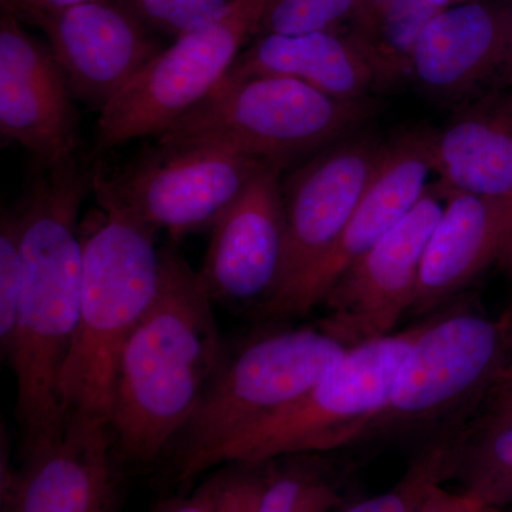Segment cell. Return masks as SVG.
<instances>
[{"mask_svg": "<svg viewBox=\"0 0 512 512\" xmlns=\"http://www.w3.org/2000/svg\"><path fill=\"white\" fill-rule=\"evenodd\" d=\"M383 153L384 144L370 138L340 141L282 184L286 249L281 279L271 296L285 291L328 254L375 177Z\"/></svg>", "mask_w": 512, "mask_h": 512, "instance_id": "4fadbf2b", "label": "cell"}, {"mask_svg": "<svg viewBox=\"0 0 512 512\" xmlns=\"http://www.w3.org/2000/svg\"><path fill=\"white\" fill-rule=\"evenodd\" d=\"M269 161L212 147L148 151L114 171L97 170L99 207L116 208L173 237L214 228Z\"/></svg>", "mask_w": 512, "mask_h": 512, "instance_id": "9c48e42d", "label": "cell"}, {"mask_svg": "<svg viewBox=\"0 0 512 512\" xmlns=\"http://www.w3.org/2000/svg\"><path fill=\"white\" fill-rule=\"evenodd\" d=\"M234 473L220 474L217 512H256L264 476L255 467L241 466Z\"/></svg>", "mask_w": 512, "mask_h": 512, "instance_id": "4316f807", "label": "cell"}, {"mask_svg": "<svg viewBox=\"0 0 512 512\" xmlns=\"http://www.w3.org/2000/svg\"><path fill=\"white\" fill-rule=\"evenodd\" d=\"M446 3L448 0H363L366 6V15H389V13L402 12V10L416 8L426 3Z\"/></svg>", "mask_w": 512, "mask_h": 512, "instance_id": "4dcf8cb0", "label": "cell"}, {"mask_svg": "<svg viewBox=\"0 0 512 512\" xmlns=\"http://www.w3.org/2000/svg\"><path fill=\"white\" fill-rule=\"evenodd\" d=\"M512 359V316L466 309L430 316L367 440L430 426L497 386Z\"/></svg>", "mask_w": 512, "mask_h": 512, "instance_id": "52a82bcc", "label": "cell"}, {"mask_svg": "<svg viewBox=\"0 0 512 512\" xmlns=\"http://www.w3.org/2000/svg\"><path fill=\"white\" fill-rule=\"evenodd\" d=\"M116 443L103 419L69 417L60 436L10 463L2 433L0 512H117Z\"/></svg>", "mask_w": 512, "mask_h": 512, "instance_id": "7c38bea8", "label": "cell"}, {"mask_svg": "<svg viewBox=\"0 0 512 512\" xmlns=\"http://www.w3.org/2000/svg\"><path fill=\"white\" fill-rule=\"evenodd\" d=\"M424 323L349 348L298 400L222 448L212 467L262 466L367 440Z\"/></svg>", "mask_w": 512, "mask_h": 512, "instance_id": "8992f818", "label": "cell"}, {"mask_svg": "<svg viewBox=\"0 0 512 512\" xmlns=\"http://www.w3.org/2000/svg\"><path fill=\"white\" fill-rule=\"evenodd\" d=\"M468 434L461 421L451 424L414 457L406 473L392 488L342 512H420L434 487L456 477Z\"/></svg>", "mask_w": 512, "mask_h": 512, "instance_id": "44dd1931", "label": "cell"}, {"mask_svg": "<svg viewBox=\"0 0 512 512\" xmlns=\"http://www.w3.org/2000/svg\"><path fill=\"white\" fill-rule=\"evenodd\" d=\"M410 77L454 109L512 90V20L478 2L440 10L417 39Z\"/></svg>", "mask_w": 512, "mask_h": 512, "instance_id": "2e32d148", "label": "cell"}, {"mask_svg": "<svg viewBox=\"0 0 512 512\" xmlns=\"http://www.w3.org/2000/svg\"><path fill=\"white\" fill-rule=\"evenodd\" d=\"M420 512H476V507L463 493H451L441 484L427 495Z\"/></svg>", "mask_w": 512, "mask_h": 512, "instance_id": "f546056e", "label": "cell"}, {"mask_svg": "<svg viewBox=\"0 0 512 512\" xmlns=\"http://www.w3.org/2000/svg\"><path fill=\"white\" fill-rule=\"evenodd\" d=\"M444 205L446 187L429 185L412 210L332 286L319 325L350 348L392 335L412 311L427 244Z\"/></svg>", "mask_w": 512, "mask_h": 512, "instance_id": "30bf717a", "label": "cell"}, {"mask_svg": "<svg viewBox=\"0 0 512 512\" xmlns=\"http://www.w3.org/2000/svg\"><path fill=\"white\" fill-rule=\"evenodd\" d=\"M329 481L309 464L266 474L256 512H302Z\"/></svg>", "mask_w": 512, "mask_h": 512, "instance_id": "484cf974", "label": "cell"}, {"mask_svg": "<svg viewBox=\"0 0 512 512\" xmlns=\"http://www.w3.org/2000/svg\"><path fill=\"white\" fill-rule=\"evenodd\" d=\"M282 170L266 163L212 228L200 271L212 299L261 305L278 286L286 249Z\"/></svg>", "mask_w": 512, "mask_h": 512, "instance_id": "e0dca14e", "label": "cell"}, {"mask_svg": "<svg viewBox=\"0 0 512 512\" xmlns=\"http://www.w3.org/2000/svg\"><path fill=\"white\" fill-rule=\"evenodd\" d=\"M512 389V359L505 367L503 375L498 380L497 386L494 387L495 393L505 392V390Z\"/></svg>", "mask_w": 512, "mask_h": 512, "instance_id": "836d02e7", "label": "cell"}, {"mask_svg": "<svg viewBox=\"0 0 512 512\" xmlns=\"http://www.w3.org/2000/svg\"><path fill=\"white\" fill-rule=\"evenodd\" d=\"M339 504V495L333 485L328 483L316 494L311 503L302 512H335Z\"/></svg>", "mask_w": 512, "mask_h": 512, "instance_id": "d6a6232c", "label": "cell"}, {"mask_svg": "<svg viewBox=\"0 0 512 512\" xmlns=\"http://www.w3.org/2000/svg\"><path fill=\"white\" fill-rule=\"evenodd\" d=\"M359 3L360 0H265L255 36L333 30Z\"/></svg>", "mask_w": 512, "mask_h": 512, "instance_id": "603a6c76", "label": "cell"}, {"mask_svg": "<svg viewBox=\"0 0 512 512\" xmlns=\"http://www.w3.org/2000/svg\"><path fill=\"white\" fill-rule=\"evenodd\" d=\"M254 76L291 77L346 101H365L367 94L380 89L362 50L333 30L256 36L221 83Z\"/></svg>", "mask_w": 512, "mask_h": 512, "instance_id": "ffe728a7", "label": "cell"}, {"mask_svg": "<svg viewBox=\"0 0 512 512\" xmlns=\"http://www.w3.org/2000/svg\"><path fill=\"white\" fill-rule=\"evenodd\" d=\"M365 101L336 99L284 76L221 83L158 136V146L212 147L285 165L335 146L369 116Z\"/></svg>", "mask_w": 512, "mask_h": 512, "instance_id": "5b68a950", "label": "cell"}, {"mask_svg": "<svg viewBox=\"0 0 512 512\" xmlns=\"http://www.w3.org/2000/svg\"><path fill=\"white\" fill-rule=\"evenodd\" d=\"M92 181L76 158L40 167L18 208L22 291L6 359L15 373L23 454L56 439L67 423L60 382L79 325L83 244L77 221Z\"/></svg>", "mask_w": 512, "mask_h": 512, "instance_id": "6da1fadb", "label": "cell"}, {"mask_svg": "<svg viewBox=\"0 0 512 512\" xmlns=\"http://www.w3.org/2000/svg\"><path fill=\"white\" fill-rule=\"evenodd\" d=\"M433 164L450 190L512 198V90L457 107L434 133Z\"/></svg>", "mask_w": 512, "mask_h": 512, "instance_id": "d6986e66", "label": "cell"}, {"mask_svg": "<svg viewBox=\"0 0 512 512\" xmlns=\"http://www.w3.org/2000/svg\"><path fill=\"white\" fill-rule=\"evenodd\" d=\"M434 131L413 130L384 144L375 177L328 254L258 306L265 318L308 315L336 281L419 202L429 187Z\"/></svg>", "mask_w": 512, "mask_h": 512, "instance_id": "8fae6325", "label": "cell"}, {"mask_svg": "<svg viewBox=\"0 0 512 512\" xmlns=\"http://www.w3.org/2000/svg\"><path fill=\"white\" fill-rule=\"evenodd\" d=\"M474 507H476V512H507L504 510V508L490 507V505H483L477 503H474Z\"/></svg>", "mask_w": 512, "mask_h": 512, "instance_id": "d590c367", "label": "cell"}, {"mask_svg": "<svg viewBox=\"0 0 512 512\" xmlns=\"http://www.w3.org/2000/svg\"><path fill=\"white\" fill-rule=\"evenodd\" d=\"M22 291V228L18 210L3 211L0 221V348L8 355Z\"/></svg>", "mask_w": 512, "mask_h": 512, "instance_id": "d4e9b609", "label": "cell"}, {"mask_svg": "<svg viewBox=\"0 0 512 512\" xmlns=\"http://www.w3.org/2000/svg\"><path fill=\"white\" fill-rule=\"evenodd\" d=\"M8 13L0 19V133L40 167L74 160L77 116L69 82L49 45Z\"/></svg>", "mask_w": 512, "mask_h": 512, "instance_id": "5bb4252c", "label": "cell"}, {"mask_svg": "<svg viewBox=\"0 0 512 512\" xmlns=\"http://www.w3.org/2000/svg\"><path fill=\"white\" fill-rule=\"evenodd\" d=\"M77 99L100 111L163 47L117 0H89L36 20Z\"/></svg>", "mask_w": 512, "mask_h": 512, "instance_id": "9a60e30c", "label": "cell"}, {"mask_svg": "<svg viewBox=\"0 0 512 512\" xmlns=\"http://www.w3.org/2000/svg\"><path fill=\"white\" fill-rule=\"evenodd\" d=\"M511 237L512 198L446 187L443 215L421 264L413 315H427L463 291L491 262H498Z\"/></svg>", "mask_w": 512, "mask_h": 512, "instance_id": "ac0fdd59", "label": "cell"}, {"mask_svg": "<svg viewBox=\"0 0 512 512\" xmlns=\"http://www.w3.org/2000/svg\"><path fill=\"white\" fill-rule=\"evenodd\" d=\"M461 493L477 504L505 508L512 504V424H484L468 434L456 477Z\"/></svg>", "mask_w": 512, "mask_h": 512, "instance_id": "7402d4cb", "label": "cell"}, {"mask_svg": "<svg viewBox=\"0 0 512 512\" xmlns=\"http://www.w3.org/2000/svg\"><path fill=\"white\" fill-rule=\"evenodd\" d=\"M89 0H2L3 13L12 15L20 22L35 23L42 16L79 5Z\"/></svg>", "mask_w": 512, "mask_h": 512, "instance_id": "f1b7e54d", "label": "cell"}, {"mask_svg": "<svg viewBox=\"0 0 512 512\" xmlns=\"http://www.w3.org/2000/svg\"><path fill=\"white\" fill-rule=\"evenodd\" d=\"M220 474L201 485L195 493L185 498L168 501L156 512H217Z\"/></svg>", "mask_w": 512, "mask_h": 512, "instance_id": "83f0119b", "label": "cell"}, {"mask_svg": "<svg viewBox=\"0 0 512 512\" xmlns=\"http://www.w3.org/2000/svg\"><path fill=\"white\" fill-rule=\"evenodd\" d=\"M498 264L503 266V268L508 269V271H512V237L510 238V241L507 242V245H505L504 251L501 252Z\"/></svg>", "mask_w": 512, "mask_h": 512, "instance_id": "e575fe53", "label": "cell"}, {"mask_svg": "<svg viewBox=\"0 0 512 512\" xmlns=\"http://www.w3.org/2000/svg\"><path fill=\"white\" fill-rule=\"evenodd\" d=\"M210 292L180 255L163 249L160 289L121 350L110 429L120 458L153 463L197 410L222 357Z\"/></svg>", "mask_w": 512, "mask_h": 512, "instance_id": "7a4b0ae2", "label": "cell"}, {"mask_svg": "<svg viewBox=\"0 0 512 512\" xmlns=\"http://www.w3.org/2000/svg\"><path fill=\"white\" fill-rule=\"evenodd\" d=\"M349 348L320 325L303 326L262 336L222 357L173 443L175 480L190 483L210 470L222 448L298 400Z\"/></svg>", "mask_w": 512, "mask_h": 512, "instance_id": "277c9868", "label": "cell"}, {"mask_svg": "<svg viewBox=\"0 0 512 512\" xmlns=\"http://www.w3.org/2000/svg\"><path fill=\"white\" fill-rule=\"evenodd\" d=\"M150 32L178 37L214 22L235 0H117Z\"/></svg>", "mask_w": 512, "mask_h": 512, "instance_id": "cb8c5ba5", "label": "cell"}, {"mask_svg": "<svg viewBox=\"0 0 512 512\" xmlns=\"http://www.w3.org/2000/svg\"><path fill=\"white\" fill-rule=\"evenodd\" d=\"M156 232L110 207H100L80 229L82 303L60 382L66 419H110L121 350L160 289L163 251L156 248Z\"/></svg>", "mask_w": 512, "mask_h": 512, "instance_id": "3957f363", "label": "cell"}, {"mask_svg": "<svg viewBox=\"0 0 512 512\" xmlns=\"http://www.w3.org/2000/svg\"><path fill=\"white\" fill-rule=\"evenodd\" d=\"M264 5L265 0H235L214 22L175 39L100 111L96 150L158 137L207 99L255 35Z\"/></svg>", "mask_w": 512, "mask_h": 512, "instance_id": "ba28073f", "label": "cell"}, {"mask_svg": "<svg viewBox=\"0 0 512 512\" xmlns=\"http://www.w3.org/2000/svg\"><path fill=\"white\" fill-rule=\"evenodd\" d=\"M485 424H512V389L495 393V402Z\"/></svg>", "mask_w": 512, "mask_h": 512, "instance_id": "1f68e13d", "label": "cell"}]
</instances>
